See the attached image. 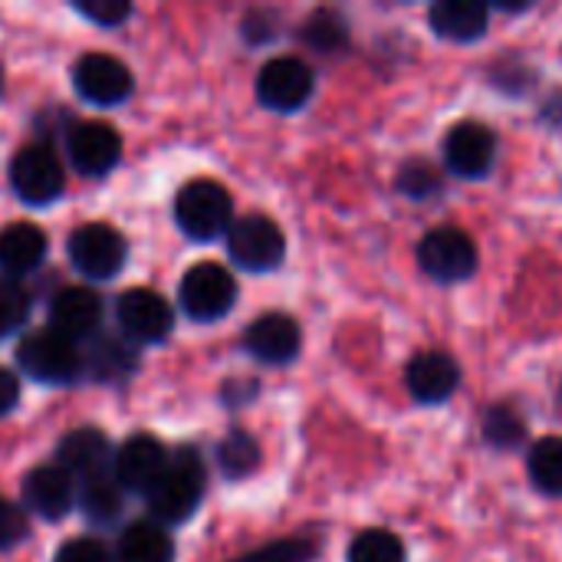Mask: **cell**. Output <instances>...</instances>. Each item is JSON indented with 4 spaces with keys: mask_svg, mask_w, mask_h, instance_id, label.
Returning <instances> with one entry per match:
<instances>
[{
    "mask_svg": "<svg viewBox=\"0 0 562 562\" xmlns=\"http://www.w3.org/2000/svg\"><path fill=\"white\" fill-rule=\"evenodd\" d=\"M16 362L20 369L43 382V385H63L72 382L82 372V356L79 346L66 336H59L56 329H36L30 333L20 346H16Z\"/></svg>",
    "mask_w": 562,
    "mask_h": 562,
    "instance_id": "277c9868",
    "label": "cell"
},
{
    "mask_svg": "<svg viewBox=\"0 0 562 562\" xmlns=\"http://www.w3.org/2000/svg\"><path fill=\"white\" fill-rule=\"evenodd\" d=\"M445 158L461 178H484L497 158V138L481 122H461L445 138Z\"/></svg>",
    "mask_w": 562,
    "mask_h": 562,
    "instance_id": "9a60e30c",
    "label": "cell"
},
{
    "mask_svg": "<svg viewBox=\"0 0 562 562\" xmlns=\"http://www.w3.org/2000/svg\"><path fill=\"white\" fill-rule=\"evenodd\" d=\"M484 438L494 445V448H514L520 438H524V422H520V415L514 412V408H507V405H497V408H491L487 412V418H484Z\"/></svg>",
    "mask_w": 562,
    "mask_h": 562,
    "instance_id": "f1b7e54d",
    "label": "cell"
},
{
    "mask_svg": "<svg viewBox=\"0 0 562 562\" xmlns=\"http://www.w3.org/2000/svg\"><path fill=\"white\" fill-rule=\"evenodd\" d=\"M53 562H115V557L105 550V543H99L92 537H79V540L63 543Z\"/></svg>",
    "mask_w": 562,
    "mask_h": 562,
    "instance_id": "e575fe53",
    "label": "cell"
},
{
    "mask_svg": "<svg viewBox=\"0 0 562 562\" xmlns=\"http://www.w3.org/2000/svg\"><path fill=\"white\" fill-rule=\"evenodd\" d=\"M20 402V379L10 369H0V418L10 415Z\"/></svg>",
    "mask_w": 562,
    "mask_h": 562,
    "instance_id": "d590c367",
    "label": "cell"
},
{
    "mask_svg": "<svg viewBox=\"0 0 562 562\" xmlns=\"http://www.w3.org/2000/svg\"><path fill=\"white\" fill-rule=\"evenodd\" d=\"M530 477L543 494L562 497V438H543L540 445H533Z\"/></svg>",
    "mask_w": 562,
    "mask_h": 562,
    "instance_id": "484cf974",
    "label": "cell"
},
{
    "mask_svg": "<svg viewBox=\"0 0 562 562\" xmlns=\"http://www.w3.org/2000/svg\"><path fill=\"white\" fill-rule=\"evenodd\" d=\"M217 464L227 477H250L260 468V445L247 431H231L217 448Z\"/></svg>",
    "mask_w": 562,
    "mask_h": 562,
    "instance_id": "d4e9b609",
    "label": "cell"
},
{
    "mask_svg": "<svg viewBox=\"0 0 562 562\" xmlns=\"http://www.w3.org/2000/svg\"><path fill=\"white\" fill-rule=\"evenodd\" d=\"M26 514H23V507H16L13 501H7L3 494H0V550H10V547H16V543H23L26 540Z\"/></svg>",
    "mask_w": 562,
    "mask_h": 562,
    "instance_id": "836d02e7",
    "label": "cell"
},
{
    "mask_svg": "<svg viewBox=\"0 0 562 562\" xmlns=\"http://www.w3.org/2000/svg\"><path fill=\"white\" fill-rule=\"evenodd\" d=\"M313 86H316L313 69L303 59H296V56H277L257 76V99L267 109L293 112V109L306 105V99L313 95Z\"/></svg>",
    "mask_w": 562,
    "mask_h": 562,
    "instance_id": "30bf717a",
    "label": "cell"
},
{
    "mask_svg": "<svg viewBox=\"0 0 562 562\" xmlns=\"http://www.w3.org/2000/svg\"><path fill=\"white\" fill-rule=\"evenodd\" d=\"M82 366H89V372L95 379H119L135 369V352L128 342L105 336V339H95V346L89 349V362H82Z\"/></svg>",
    "mask_w": 562,
    "mask_h": 562,
    "instance_id": "cb8c5ba5",
    "label": "cell"
},
{
    "mask_svg": "<svg viewBox=\"0 0 562 562\" xmlns=\"http://www.w3.org/2000/svg\"><path fill=\"white\" fill-rule=\"evenodd\" d=\"M431 30L451 43H474L487 33L491 10L481 0H441L428 13Z\"/></svg>",
    "mask_w": 562,
    "mask_h": 562,
    "instance_id": "ffe728a7",
    "label": "cell"
},
{
    "mask_svg": "<svg viewBox=\"0 0 562 562\" xmlns=\"http://www.w3.org/2000/svg\"><path fill=\"white\" fill-rule=\"evenodd\" d=\"M349 562H405V547L389 530H366L352 540Z\"/></svg>",
    "mask_w": 562,
    "mask_h": 562,
    "instance_id": "83f0119b",
    "label": "cell"
},
{
    "mask_svg": "<svg viewBox=\"0 0 562 562\" xmlns=\"http://www.w3.org/2000/svg\"><path fill=\"white\" fill-rule=\"evenodd\" d=\"M115 316H119L122 333L135 342H161L175 329L171 303L158 290H148V286H135L122 293L115 303Z\"/></svg>",
    "mask_w": 562,
    "mask_h": 562,
    "instance_id": "9c48e42d",
    "label": "cell"
},
{
    "mask_svg": "<svg viewBox=\"0 0 562 562\" xmlns=\"http://www.w3.org/2000/svg\"><path fill=\"white\" fill-rule=\"evenodd\" d=\"M204 497V461L194 448H181L158 484L148 491V510L155 524H184Z\"/></svg>",
    "mask_w": 562,
    "mask_h": 562,
    "instance_id": "6da1fadb",
    "label": "cell"
},
{
    "mask_svg": "<svg viewBox=\"0 0 562 562\" xmlns=\"http://www.w3.org/2000/svg\"><path fill=\"white\" fill-rule=\"evenodd\" d=\"M313 560V543L306 540H277L267 543L254 553H244L240 560L234 562H310Z\"/></svg>",
    "mask_w": 562,
    "mask_h": 562,
    "instance_id": "4dcf8cb0",
    "label": "cell"
},
{
    "mask_svg": "<svg viewBox=\"0 0 562 562\" xmlns=\"http://www.w3.org/2000/svg\"><path fill=\"white\" fill-rule=\"evenodd\" d=\"M69 158L79 175L102 178L122 158V135L109 122H79L69 132Z\"/></svg>",
    "mask_w": 562,
    "mask_h": 562,
    "instance_id": "5bb4252c",
    "label": "cell"
},
{
    "mask_svg": "<svg viewBox=\"0 0 562 562\" xmlns=\"http://www.w3.org/2000/svg\"><path fill=\"white\" fill-rule=\"evenodd\" d=\"M0 82H3V76H0Z\"/></svg>",
    "mask_w": 562,
    "mask_h": 562,
    "instance_id": "8d00e7d4",
    "label": "cell"
},
{
    "mask_svg": "<svg viewBox=\"0 0 562 562\" xmlns=\"http://www.w3.org/2000/svg\"><path fill=\"white\" fill-rule=\"evenodd\" d=\"M112 557L115 562H171L175 543L161 524L138 520V524L125 527V533L119 537V550Z\"/></svg>",
    "mask_w": 562,
    "mask_h": 562,
    "instance_id": "7402d4cb",
    "label": "cell"
},
{
    "mask_svg": "<svg viewBox=\"0 0 562 562\" xmlns=\"http://www.w3.org/2000/svg\"><path fill=\"white\" fill-rule=\"evenodd\" d=\"M303 333L286 313H263L244 333V349L267 366H286L300 356Z\"/></svg>",
    "mask_w": 562,
    "mask_h": 562,
    "instance_id": "4fadbf2b",
    "label": "cell"
},
{
    "mask_svg": "<svg viewBox=\"0 0 562 562\" xmlns=\"http://www.w3.org/2000/svg\"><path fill=\"white\" fill-rule=\"evenodd\" d=\"M227 250H231V260L244 270H254V273H263V270H273L280 267L283 254H286V240H283V231L263 217V214H247L240 221L231 224L227 231Z\"/></svg>",
    "mask_w": 562,
    "mask_h": 562,
    "instance_id": "8992f818",
    "label": "cell"
},
{
    "mask_svg": "<svg viewBox=\"0 0 562 562\" xmlns=\"http://www.w3.org/2000/svg\"><path fill=\"white\" fill-rule=\"evenodd\" d=\"M300 36H303L306 46H313V49H319V53H336V49L346 46L349 26H346V20H342L336 10H319V13H313V16L306 20V26H303Z\"/></svg>",
    "mask_w": 562,
    "mask_h": 562,
    "instance_id": "4316f807",
    "label": "cell"
},
{
    "mask_svg": "<svg viewBox=\"0 0 562 562\" xmlns=\"http://www.w3.org/2000/svg\"><path fill=\"white\" fill-rule=\"evenodd\" d=\"M438 188H441L438 171L428 161H408L398 171V191L408 194V198H431Z\"/></svg>",
    "mask_w": 562,
    "mask_h": 562,
    "instance_id": "1f68e13d",
    "label": "cell"
},
{
    "mask_svg": "<svg viewBox=\"0 0 562 562\" xmlns=\"http://www.w3.org/2000/svg\"><path fill=\"white\" fill-rule=\"evenodd\" d=\"M76 10L99 26H119L122 20H128L132 3H125V0H76Z\"/></svg>",
    "mask_w": 562,
    "mask_h": 562,
    "instance_id": "d6a6232c",
    "label": "cell"
},
{
    "mask_svg": "<svg viewBox=\"0 0 562 562\" xmlns=\"http://www.w3.org/2000/svg\"><path fill=\"white\" fill-rule=\"evenodd\" d=\"M10 184L26 204H49L63 194V165L49 145H26L10 161Z\"/></svg>",
    "mask_w": 562,
    "mask_h": 562,
    "instance_id": "52a82bcc",
    "label": "cell"
},
{
    "mask_svg": "<svg viewBox=\"0 0 562 562\" xmlns=\"http://www.w3.org/2000/svg\"><path fill=\"white\" fill-rule=\"evenodd\" d=\"M23 504L43 520H63L76 504L72 477L59 464H40L23 481Z\"/></svg>",
    "mask_w": 562,
    "mask_h": 562,
    "instance_id": "2e32d148",
    "label": "cell"
},
{
    "mask_svg": "<svg viewBox=\"0 0 562 562\" xmlns=\"http://www.w3.org/2000/svg\"><path fill=\"white\" fill-rule=\"evenodd\" d=\"M168 451L155 435H132L112 458V477L119 481L122 491H142L148 494L158 477L168 468Z\"/></svg>",
    "mask_w": 562,
    "mask_h": 562,
    "instance_id": "7c38bea8",
    "label": "cell"
},
{
    "mask_svg": "<svg viewBox=\"0 0 562 562\" xmlns=\"http://www.w3.org/2000/svg\"><path fill=\"white\" fill-rule=\"evenodd\" d=\"M72 82L76 92L92 105H119L135 86L128 66L109 53H86L72 69Z\"/></svg>",
    "mask_w": 562,
    "mask_h": 562,
    "instance_id": "8fae6325",
    "label": "cell"
},
{
    "mask_svg": "<svg viewBox=\"0 0 562 562\" xmlns=\"http://www.w3.org/2000/svg\"><path fill=\"white\" fill-rule=\"evenodd\" d=\"M46 257V234L30 221H13L0 231V270L7 277L33 273Z\"/></svg>",
    "mask_w": 562,
    "mask_h": 562,
    "instance_id": "44dd1931",
    "label": "cell"
},
{
    "mask_svg": "<svg viewBox=\"0 0 562 562\" xmlns=\"http://www.w3.org/2000/svg\"><path fill=\"white\" fill-rule=\"evenodd\" d=\"M405 382H408V392L415 395V402H425V405H438V402H448L461 382V372H458V362L445 352H422L408 362V372H405Z\"/></svg>",
    "mask_w": 562,
    "mask_h": 562,
    "instance_id": "d6986e66",
    "label": "cell"
},
{
    "mask_svg": "<svg viewBox=\"0 0 562 562\" xmlns=\"http://www.w3.org/2000/svg\"><path fill=\"white\" fill-rule=\"evenodd\" d=\"M102 323V300L86 286H66L49 303V329L66 339H86Z\"/></svg>",
    "mask_w": 562,
    "mask_h": 562,
    "instance_id": "ac0fdd59",
    "label": "cell"
},
{
    "mask_svg": "<svg viewBox=\"0 0 562 562\" xmlns=\"http://www.w3.org/2000/svg\"><path fill=\"white\" fill-rule=\"evenodd\" d=\"M122 487L112 474H102V477H92V481H82V491H79V507L82 514L92 520V524H115L119 514H122Z\"/></svg>",
    "mask_w": 562,
    "mask_h": 562,
    "instance_id": "603a6c76",
    "label": "cell"
},
{
    "mask_svg": "<svg viewBox=\"0 0 562 562\" xmlns=\"http://www.w3.org/2000/svg\"><path fill=\"white\" fill-rule=\"evenodd\" d=\"M175 221L184 231V237L207 244L231 231L234 224V201L221 181L194 178L188 181L175 198Z\"/></svg>",
    "mask_w": 562,
    "mask_h": 562,
    "instance_id": "7a4b0ae2",
    "label": "cell"
},
{
    "mask_svg": "<svg viewBox=\"0 0 562 562\" xmlns=\"http://www.w3.org/2000/svg\"><path fill=\"white\" fill-rule=\"evenodd\" d=\"M30 316V296L16 280H0V336L16 333Z\"/></svg>",
    "mask_w": 562,
    "mask_h": 562,
    "instance_id": "f546056e",
    "label": "cell"
},
{
    "mask_svg": "<svg viewBox=\"0 0 562 562\" xmlns=\"http://www.w3.org/2000/svg\"><path fill=\"white\" fill-rule=\"evenodd\" d=\"M178 300H181L184 316L198 323H211V319L227 316L231 306L237 303V280L224 263L201 260L181 277Z\"/></svg>",
    "mask_w": 562,
    "mask_h": 562,
    "instance_id": "3957f363",
    "label": "cell"
},
{
    "mask_svg": "<svg viewBox=\"0 0 562 562\" xmlns=\"http://www.w3.org/2000/svg\"><path fill=\"white\" fill-rule=\"evenodd\" d=\"M125 237L102 221L82 224L69 237V260L89 280H112L125 267Z\"/></svg>",
    "mask_w": 562,
    "mask_h": 562,
    "instance_id": "5b68a950",
    "label": "cell"
},
{
    "mask_svg": "<svg viewBox=\"0 0 562 562\" xmlns=\"http://www.w3.org/2000/svg\"><path fill=\"white\" fill-rule=\"evenodd\" d=\"M112 458H115L112 445L99 428H72L59 441V468L79 481H92V477L109 474Z\"/></svg>",
    "mask_w": 562,
    "mask_h": 562,
    "instance_id": "e0dca14e",
    "label": "cell"
},
{
    "mask_svg": "<svg viewBox=\"0 0 562 562\" xmlns=\"http://www.w3.org/2000/svg\"><path fill=\"white\" fill-rule=\"evenodd\" d=\"M418 260H422V270L435 277L438 283H458L477 270V247L464 231L438 227L422 240Z\"/></svg>",
    "mask_w": 562,
    "mask_h": 562,
    "instance_id": "ba28073f",
    "label": "cell"
}]
</instances>
